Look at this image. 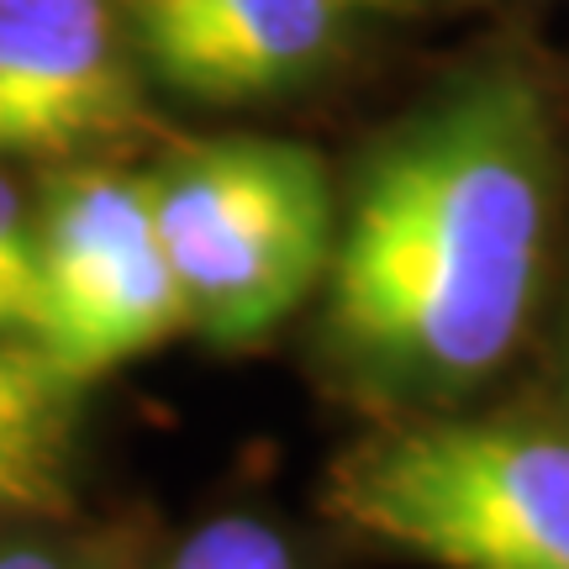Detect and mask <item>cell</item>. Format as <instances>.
I'll list each match as a JSON object with an SVG mask.
<instances>
[{
    "instance_id": "cell-8",
    "label": "cell",
    "mask_w": 569,
    "mask_h": 569,
    "mask_svg": "<svg viewBox=\"0 0 569 569\" xmlns=\"http://www.w3.org/2000/svg\"><path fill=\"white\" fill-rule=\"evenodd\" d=\"M159 569H306L301 543L264 511H217L163 553Z\"/></svg>"
},
{
    "instance_id": "cell-10",
    "label": "cell",
    "mask_w": 569,
    "mask_h": 569,
    "mask_svg": "<svg viewBox=\"0 0 569 569\" xmlns=\"http://www.w3.org/2000/svg\"><path fill=\"white\" fill-rule=\"evenodd\" d=\"M0 569H138L122 532L74 522H0Z\"/></svg>"
},
{
    "instance_id": "cell-4",
    "label": "cell",
    "mask_w": 569,
    "mask_h": 569,
    "mask_svg": "<svg viewBox=\"0 0 569 569\" xmlns=\"http://www.w3.org/2000/svg\"><path fill=\"white\" fill-rule=\"evenodd\" d=\"M38 348L69 386H96L184 332V301L163 259L142 174L63 163L38 201Z\"/></svg>"
},
{
    "instance_id": "cell-9",
    "label": "cell",
    "mask_w": 569,
    "mask_h": 569,
    "mask_svg": "<svg viewBox=\"0 0 569 569\" xmlns=\"http://www.w3.org/2000/svg\"><path fill=\"white\" fill-rule=\"evenodd\" d=\"M42 280H38V227L27 217L21 190L0 174V338L38 343Z\"/></svg>"
},
{
    "instance_id": "cell-5",
    "label": "cell",
    "mask_w": 569,
    "mask_h": 569,
    "mask_svg": "<svg viewBox=\"0 0 569 569\" xmlns=\"http://www.w3.org/2000/svg\"><path fill=\"white\" fill-rule=\"evenodd\" d=\"M142 122L138 48L111 0H0V159L63 169Z\"/></svg>"
},
{
    "instance_id": "cell-7",
    "label": "cell",
    "mask_w": 569,
    "mask_h": 569,
    "mask_svg": "<svg viewBox=\"0 0 569 569\" xmlns=\"http://www.w3.org/2000/svg\"><path fill=\"white\" fill-rule=\"evenodd\" d=\"M80 396L38 343L0 338V522L80 517Z\"/></svg>"
},
{
    "instance_id": "cell-3",
    "label": "cell",
    "mask_w": 569,
    "mask_h": 569,
    "mask_svg": "<svg viewBox=\"0 0 569 569\" xmlns=\"http://www.w3.org/2000/svg\"><path fill=\"white\" fill-rule=\"evenodd\" d=\"M184 327L259 348L327 280L338 201L322 159L284 138H201L142 174Z\"/></svg>"
},
{
    "instance_id": "cell-12",
    "label": "cell",
    "mask_w": 569,
    "mask_h": 569,
    "mask_svg": "<svg viewBox=\"0 0 569 569\" xmlns=\"http://www.w3.org/2000/svg\"><path fill=\"white\" fill-rule=\"evenodd\" d=\"M565 401H569V332H565Z\"/></svg>"
},
{
    "instance_id": "cell-11",
    "label": "cell",
    "mask_w": 569,
    "mask_h": 569,
    "mask_svg": "<svg viewBox=\"0 0 569 569\" xmlns=\"http://www.w3.org/2000/svg\"><path fill=\"white\" fill-rule=\"evenodd\" d=\"M359 6H380V11H390V6H411V0H353V11Z\"/></svg>"
},
{
    "instance_id": "cell-2",
    "label": "cell",
    "mask_w": 569,
    "mask_h": 569,
    "mask_svg": "<svg viewBox=\"0 0 569 569\" xmlns=\"http://www.w3.org/2000/svg\"><path fill=\"white\" fill-rule=\"evenodd\" d=\"M322 511L432 569H569V427L396 411L327 465Z\"/></svg>"
},
{
    "instance_id": "cell-6",
    "label": "cell",
    "mask_w": 569,
    "mask_h": 569,
    "mask_svg": "<svg viewBox=\"0 0 569 569\" xmlns=\"http://www.w3.org/2000/svg\"><path fill=\"white\" fill-rule=\"evenodd\" d=\"M353 0H132V48L190 101H269L343 42Z\"/></svg>"
},
{
    "instance_id": "cell-1",
    "label": "cell",
    "mask_w": 569,
    "mask_h": 569,
    "mask_svg": "<svg viewBox=\"0 0 569 569\" xmlns=\"http://www.w3.org/2000/svg\"><path fill=\"white\" fill-rule=\"evenodd\" d=\"M559 127L522 63H475L369 148L327 259L322 348L353 396L443 411L522 343L543 284Z\"/></svg>"
},
{
    "instance_id": "cell-13",
    "label": "cell",
    "mask_w": 569,
    "mask_h": 569,
    "mask_svg": "<svg viewBox=\"0 0 569 569\" xmlns=\"http://www.w3.org/2000/svg\"><path fill=\"white\" fill-rule=\"evenodd\" d=\"M411 6H427V0H411Z\"/></svg>"
}]
</instances>
